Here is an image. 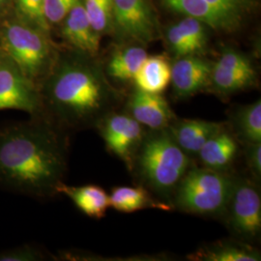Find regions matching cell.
<instances>
[{"mask_svg":"<svg viewBox=\"0 0 261 261\" xmlns=\"http://www.w3.org/2000/svg\"><path fill=\"white\" fill-rule=\"evenodd\" d=\"M44 258L45 255L42 251L30 244L0 252V261H40Z\"/></svg>","mask_w":261,"mask_h":261,"instance_id":"4316f807","label":"cell"},{"mask_svg":"<svg viewBox=\"0 0 261 261\" xmlns=\"http://www.w3.org/2000/svg\"><path fill=\"white\" fill-rule=\"evenodd\" d=\"M236 134L245 143L261 142V102L238 109L234 115Z\"/></svg>","mask_w":261,"mask_h":261,"instance_id":"7402d4cb","label":"cell"},{"mask_svg":"<svg viewBox=\"0 0 261 261\" xmlns=\"http://www.w3.org/2000/svg\"><path fill=\"white\" fill-rule=\"evenodd\" d=\"M194 260L259 261L260 253L250 245L239 242H219L200 249L191 255Z\"/></svg>","mask_w":261,"mask_h":261,"instance_id":"d6986e66","label":"cell"},{"mask_svg":"<svg viewBox=\"0 0 261 261\" xmlns=\"http://www.w3.org/2000/svg\"><path fill=\"white\" fill-rule=\"evenodd\" d=\"M63 130L44 116L0 128V186L35 197L56 195L67 170Z\"/></svg>","mask_w":261,"mask_h":261,"instance_id":"6da1fadb","label":"cell"},{"mask_svg":"<svg viewBox=\"0 0 261 261\" xmlns=\"http://www.w3.org/2000/svg\"><path fill=\"white\" fill-rule=\"evenodd\" d=\"M84 11L94 30L101 34L112 27V0H83Z\"/></svg>","mask_w":261,"mask_h":261,"instance_id":"cb8c5ba5","label":"cell"},{"mask_svg":"<svg viewBox=\"0 0 261 261\" xmlns=\"http://www.w3.org/2000/svg\"><path fill=\"white\" fill-rule=\"evenodd\" d=\"M167 41L169 49L176 57L196 55L178 23L168 28Z\"/></svg>","mask_w":261,"mask_h":261,"instance_id":"f1b7e54d","label":"cell"},{"mask_svg":"<svg viewBox=\"0 0 261 261\" xmlns=\"http://www.w3.org/2000/svg\"><path fill=\"white\" fill-rule=\"evenodd\" d=\"M237 151V140L224 127L207 140L197 154L204 168L223 171L232 163Z\"/></svg>","mask_w":261,"mask_h":261,"instance_id":"2e32d148","label":"cell"},{"mask_svg":"<svg viewBox=\"0 0 261 261\" xmlns=\"http://www.w3.org/2000/svg\"><path fill=\"white\" fill-rule=\"evenodd\" d=\"M112 27L122 39L143 44L158 32L148 0H112Z\"/></svg>","mask_w":261,"mask_h":261,"instance_id":"ba28073f","label":"cell"},{"mask_svg":"<svg viewBox=\"0 0 261 261\" xmlns=\"http://www.w3.org/2000/svg\"><path fill=\"white\" fill-rule=\"evenodd\" d=\"M232 178L209 168L188 169L178 183L175 204L187 213L214 216L224 213L228 203Z\"/></svg>","mask_w":261,"mask_h":261,"instance_id":"5b68a950","label":"cell"},{"mask_svg":"<svg viewBox=\"0 0 261 261\" xmlns=\"http://www.w3.org/2000/svg\"><path fill=\"white\" fill-rule=\"evenodd\" d=\"M147 56L143 47H129L118 49L110 58L107 67L108 74L120 82L130 81Z\"/></svg>","mask_w":261,"mask_h":261,"instance_id":"44dd1931","label":"cell"},{"mask_svg":"<svg viewBox=\"0 0 261 261\" xmlns=\"http://www.w3.org/2000/svg\"><path fill=\"white\" fill-rule=\"evenodd\" d=\"M222 15L230 32L242 25L243 22L256 8L257 0H206Z\"/></svg>","mask_w":261,"mask_h":261,"instance_id":"603a6c76","label":"cell"},{"mask_svg":"<svg viewBox=\"0 0 261 261\" xmlns=\"http://www.w3.org/2000/svg\"><path fill=\"white\" fill-rule=\"evenodd\" d=\"M128 111L133 118L151 130L166 129L174 120L173 112L161 94L140 89H136L130 95Z\"/></svg>","mask_w":261,"mask_h":261,"instance_id":"7c38bea8","label":"cell"},{"mask_svg":"<svg viewBox=\"0 0 261 261\" xmlns=\"http://www.w3.org/2000/svg\"><path fill=\"white\" fill-rule=\"evenodd\" d=\"M213 64L196 56L177 57L171 65V77L175 96L183 99L201 91L210 83Z\"/></svg>","mask_w":261,"mask_h":261,"instance_id":"8fae6325","label":"cell"},{"mask_svg":"<svg viewBox=\"0 0 261 261\" xmlns=\"http://www.w3.org/2000/svg\"><path fill=\"white\" fill-rule=\"evenodd\" d=\"M62 35L75 50L87 56L98 54L100 34L94 30L84 11L83 0L79 1L64 19Z\"/></svg>","mask_w":261,"mask_h":261,"instance_id":"4fadbf2b","label":"cell"},{"mask_svg":"<svg viewBox=\"0 0 261 261\" xmlns=\"http://www.w3.org/2000/svg\"><path fill=\"white\" fill-rule=\"evenodd\" d=\"M81 0H44V14L48 23L64 20L69 12Z\"/></svg>","mask_w":261,"mask_h":261,"instance_id":"83f0119b","label":"cell"},{"mask_svg":"<svg viewBox=\"0 0 261 261\" xmlns=\"http://www.w3.org/2000/svg\"><path fill=\"white\" fill-rule=\"evenodd\" d=\"M16 110L30 116L42 115L39 87L0 49V111Z\"/></svg>","mask_w":261,"mask_h":261,"instance_id":"8992f818","label":"cell"},{"mask_svg":"<svg viewBox=\"0 0 261 261\" xmlns=\"http://www.w3.org/2000/svg\"><path fill=\"white\" fill-rule=\"evenodd\" d=\"M132 166L151 190L166 196L174 192L185 175L190 159L166 128L144 135Z\"/></svg>","mask_w":261,"mask_h":261,"instance_id":"3957f363","label":"cell"},{"mask_svg":"<svg viewBox=\"0 0 261 261\" xmlns=\"http://www.w3.org/2000/svg\"><path fill=\"white\" fill-rule=\"evenodd\" d=\"M246 160L255 178L261 175V142L246 143Z\"/></svg>","mask_w":261,"mask_h":261,"instance_id":"f546056e","label":"cell"},{"mask_svg":"<svg viewBox=\"0 0 261 261\" xmlns=\"http://www.w3.org/2000/svg\"><path fill=\"white\" fill-rule=\"evenodd\" d=\"M255 81V71L251 60L242 54L225 48L213 64L210 83L219 93L228 95L251 86Z\"/></svg>","mask_w":261,"mask_h":261,"instance_id":"30bf717a","label":"cell"},{"mask_svg":"<svg viewBox=\"0 0 261 261\" xmlns=\"http://www.w3.org/2000/svg\"><path fill=\"white\" fill-rule=\"evenodd\" d=\"M22 20L48 33L49 23L44 14V0H14Z\"/></svg>","mask_w":261,"mask_h":261,"instance_id":"d4e9b609","label":"cell"},{"mask_svg":"<svg viewBox=\"0 0 261 261\" xmlns=\"http://www.w3.org/2000/svg\"><path fill=\"white\" fill-rule=\"evenodd\" d=\"M172 138L187 154H197L206 141L223 130L224 124L200 119L172 121L168 127Z\"/></svg>","mask_w":261,"mask_h":261,"instance_id":"5bb4252c","label":"cell"},{"mask_svg":"<svg viewBox=\"0 0 261 261\" xmlns=\"http://www.w3.org/2000/svg\"><path fill=\"white\" fill-rule=\"evenodd\" d=\"M56 194L70 198L81 212L93 219L103 218L111 207L110 196L97 185L70 186L62 181L56 187Z\"/></svg>","mask_w":261,"mask_h":261,"instance_id":"9a60e30c","label":"cell"},{"mask_svg":"<svg viewBox=\"0 0 261 261\" xmlns=\"http://www.w3.org/2000/svg\"><path fill=\"white\" fill-rule=\"evenodd\" d=\"M10 0H0V10L3 9L9 2Z\"/></svg>","mask_w":261,"mask_h":261,"instance_id":"4dcf8cb0","label":"cell"},{"mask_svg":"<svg viewBox=\"0 0 261 261\" xmlns=\"http://www.w3.org/2000/svg\"><path fill=\"white\" fill-rule=\"evenodd\" d=\"M202 23L200 20L191 17H187L178 22L196 55L202 51L207 44V33Z\"/></svg>","mask_w":261,"mask_h":261,"instance_id":"484cf974","label":"cell"},{"mask_svg":"<svg viewBox=\"0 0 261 261\" xmlns=\"http://www.w3.org/2000/svg\"><path fill=\"white\" fill-rule=\"evenodd\" d=\"M96 126L108 149L130 167L144 137L142 125L129 113L109 112Z\"/></svg>","mask_w":261,"mask_h":261,"instance_id":"9c48e42d","label":"cell"},{"mask_svg":"<svg viewBox=\"0 0 261 261\" xmlns=\"http://www.w3.org/2000/svg\"><path fill=\"white\" fill-rule=\"evenodd\" d=\"M111 206L122 213H133L143 209L157 208L170 210V207L155 200L141 187H115L110 196Z\"/></svg>","mask_w":261,"mask_h":261,"instance_id":"ac0fdd59","label":"cell"},{"mask_svg":"<svg viewBox=\"0 0 261 261\" xmlns=\"http://www.w3.org/2000/svg\"><path fill=\"white\" fill-rule=\"evenodd\" d=\"M47 35L24 20L8 22L0 31V49L38 87L57 58Z\"/></svg>","mask_w":261,"mask_h":261,"instance_id":"277c9868","label":"cell"},{"mask_svg":"<svg viewBox=\"0 0 261 261\" xmlns=\"http://www.w3.org/2000/svg\"><path fill=\"white\" fill-rule=\"evenodd\" d=\"M171 65L163 56H147L134 76L137 89L161 94L170 83Z\"/></svg>","mask_w":261,"mask_h":261,"instance_id":"e0dca14e","label":"cell"},{"mask_svg":"<svg viewBox=\"0 0 261 261\" xmlns=\"http://www.w3.org/2000/svg\"><path fill=\"white\" fill-rule=\"evenodd\" d=\"M174 11L198 19L218 31L230 32L229 28L218 10L206 0H163Z\"/></svg>","mask_w":261,"mask_h":261,"instance_id":"ffe728a7","label":"cell"},{"mask_svg":"<svg viewBox=\"0 0 261 261\" xmlns=\"http://www.w3.org/2000/svg\"><path fill=\"white\" fill-rule=\"evenodd\" d=\"M88 58L77 50L75 56L56 58L39 86L41 116L62 130L96 126L112 110V91Z\"/></svg>","mask_w":261,"mask_h":261,"instance_id":"7a4b0ae2","label":"cell"},{"mask_svg":"<svg viewBox=\"0 0 261 261\" xmlns=\"http://www.w3.org/2000/svg\"><path fill=\"white\" fill-rule=\"evenodd\" d=\"M227 223L238 237L251 240L261 229V198L257 189L246 179H234L227 206Z\"/></svg>","mask_w":261,"mask_h":261,"instance_id":"52a82bcc","label":"cell"}]
</instances>
